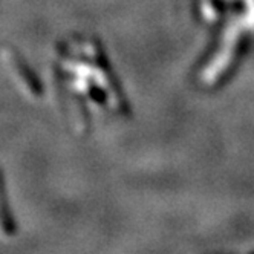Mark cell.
<instances>
[{"instance_id":"obj_2","label":"cell","mask_w":254,"mask_h":254,"mask_svg":"<svg viewBox=\"0 0 254 254\" xmlns=\"http://www.w3.org/2000/svg\"><path fill=\"white\" fill-rule=\"evenodd\" d=\"M15 233L14 224L11 219L9 210L6 207V196H5V187H3V181L0 178V238L9 239L12 238Z\"/></svg>"},{"instance_id":"obj_1","label":"cell","mask_w":254,"mask_h":254,"mask_svg":"<svg viewBox=\"0 0 254 254\" xmlns=\"http://www.w3.org/2000/svg\"><path fill=\"white\" fill-rule=\"evenodd\" d=\"M2 60L5 62L8 70L14 77L17 86L22 92L29 98H39L42 95V86L37 78L31 72V69L25 64L22 57L11 48H5L2 51Z\"/></svg>"}]
</instances>
